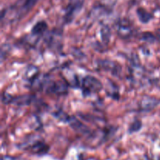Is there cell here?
I'll return each mask as SVG.
<instances>
[{
  "label": "cell",
  "instance_id": "5b68a950",
  "mask_svg": "<svg viewBox=\"0 0 160 160\" xmlns=\"http://www.w3.org/2000/svg\"><path fill=\"white\" fill-rule=\"evenodd\" d=\"M38 0H25V2L23 6V9L26 11H29L36 4Z\"/></svg>",
  "mask_w": 160,
  "mask_h": 160
},
{
  "label": "cell",
  "instance_id": "6da1fadb",
  "mask_svg": "<svg viewBox=\"0 0 160 160\" xmlns=\"http://www.w3.org/2000/svg\"><path fill=\"white\" fill-rule=\"evenodd\" d=\"M84 86L87 88L88 91H95V92H98V91L101 90L102 85V83L98 81V79L93 78V77H86L84 79Z\"/></svg>",
  "mask_w": 160,
  "mask_h": 160
},
{
  "label": "cell",
  "instance_id": "3957f363",
  "mask_svg": "<svg viewBox=\"0 0 160 160\" xmlns=\"http://www.w3.org/2000/svg\"><path fill=\"white\" fill-rule=\"evenodd\" d=\"M47 29V24L45 21H41L38 23H36L35 25L33 28L32 31V34H41Z\"/></svg>",
  "mask_w": 160,
  "mask_h": 160
},
{
  "label": "cell",
  "instance_id": "8992f818",
  "mask_svg": "<svg viewBox=\"0 0 160 160\" xmlns=\"http://www.w3.org/2000/svg\"><path fill=\"white\" fill-rule=\"evenodd\" d=\"M158 36H159V41H160V31H158Z\"/></svg>",
  "mask_w": 160,
  "mask_h": 160
},
{
  "label": "cell",
  "instance_id": "7a4b0ae2",
  "mask_svg": "<svg viewBox=\"0 0 160 160\" xmlns=\"http://www.w3.org/2000/svg\"><path fill=\"white\" fill-rule=\"evenodd\" d=\"M48 146L47 145H45V143L41 142H38L36 143H34V145H30L29 148L28 149H29L34 154L37 155H44L48 151Z\"/></svg>",
  "mask_w": 160,
  "mask_h": 160
},
{
  "label": "cell",
  "instance_id": "277c9868",
  "mask_svg": "<svg viewBox=\"0 0 160 160\" xmlns=\"http://www.w3.org/2000/svg\"><path fill=\"white\" fill-rule=\"evenodd\" d=\"M137 13L138 15L140 20H142V22H144V23H147V22L149 21V20L151 19V15H150V13H148L145 9H142V8L138 9Z\"/></svg>",
  "mask_w": 160,
  "mask_h": 160
}]
</instances>
